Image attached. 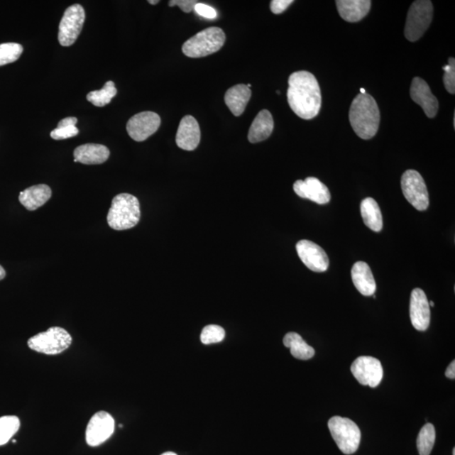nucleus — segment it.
<instances>
[{"label":"nucleus","instance_id":"nucleus-1","mask_svg":"<svg viewBox=\"0 0 455 455\" xmlns=\"http://www.w3.org/2000/svg\"><path fill=\"white\" fill-rule=\"evenodd\" d=\"M287 102L292 111L305 120L314 119L322 107L321 88L308 71H298L288 79Z\"/></svg>","mask_w":455,"mask_h":455},{"label":"nucleus","instance_id":"nucleus-2","mask_svg":"<svg viewBox=\"0 0 455 455\" xmlns=\"http://www.w3.org/2000/svg\"><path fill=\"white\" fill-rule=\"evenodd\" d=\"M349 121L359 138L368 141L375 136L380 127V114L371 94H359L354 98L350 107Z\"/></svg>","mask_w":455,"mask_h":455},{"label":"nucleus","instance_id":"nucleus-3","mask_svg":"<svg viewBox=\"0 0 455 455\" xmlns=\"http://www.w3.org/2000/svg\"><path fill=\"white\" fill-rule=\"evenodd\" d=\"M141 204L136 197L121 193L112 200L107 214V223L115 231L132 229L141 220Z\"/></svg>","mask_w":455,"mask_h":455},{"label":"nucleus","instance_id":"nucleus-4","mask_svg":"<svg viewBox=\"0 0 455 455\" xmlns=\"http://www.w3.org/2000/svg\"><path fill=\"white\" fill-rule=\"evenodd\" d=\"M224 43L223 30L219 27H209L187 40L183 44L182 52L188 57H204L219 51Z\"/></svg>","mask_w":455,"mask_h":455},{"label":"nucleus","instance_id":"nucleus-5","mask_svg":"<svg viewBox=\"0 0 455 455\" xmlns=\"http://www.w3.org/2000/svg\"><path fill=\"white\" fill-rule=\"evenodd\" d=\"M328 427L337 447L342 453L353 454L357 451L361 440V432L353 421L349 418L336 416L329 420Z\"/></svg>","mask_w":455,"mask_h":455},{"label":"nucleus","instance_id":"nucleus-6","mask_svg":"<svg viewBox=\"0 0 455 455\" xmlns=\"http://www.w3.org/2000/svg\"><path fill=\"white\" fill-rule=\"evenodd\" d=\"M72 336L61 327H51L47 331L38 333L27 342L31 350L47 355L62 353L72 344Z\"/></svg>","mask_w":455,"mask_h":455},{"label":"nucleus","instance_id":"nucleus-7","mask_svg":"<svg viewBox=\"0 0 455 455\" xmlns=\"http://www.w3.org/2000/svg\"><path fill=\"white\" fill-rule=\"evenodd\" d=\"M434 7L429 0H418L412 4L405 26V37L410 42L420 39L429 29L432 20Z\"/></svg>","mask_w":455,"mask_h":455},{"label":"nucleus","instance_id":"nucleus-8","mask_svg":"<svg viewBox=\"0 0 455 455\" xmlns=\"http://www.w3.org/2000/svg\"><path fill=\"white\" fill-rule=\"evenodd\" d=\"M403 195L414 208L425 211L429 206V196L426 183L417 170H408L402 175Z\"/></svg>","mask_w":455,"mask_h":455},{"label":"nucleus","instance_id":"nucleus-9","mask_svg":"<svg viewBox=\"0 0 455 455\" xmlns=\"http://www.w3.org/2000/svg\"><path fill=\"white\" fill-rule=\"evenodd\" d=\"M85 12L82 6L75 4L67 8L58 28V40L62 47L72 46L82 31Z\"/></svg>","mask_w":455,"mask_h":455},{"label":"nucleus","instance_id":"nucleus-10","mask_svg":"<svg viewBox=\"0 0 455 455\" xmlns=\"http://www.w3.org/2000/svg\"><path fill=\"white\" fill-rule=\"evenodd\" d=\"M351 371L360 384L371 388L380 385L384 376L380 360L369 356H362L356 359L351 364Z\"/></svg>","mask_w":455,"mask_h":455},{"label":"nucleus","instance_id":"nucleus-11","mask_svg":"<svg viewBox=\"0 0 455 455\" xmlns=\"http://www.w3.org/2000/svg\"><path fill=\"white\" fill-rule=\"evenodd\" d=\"M161 119L153 111H143L131 117L127 124L129 136L137 142H143L159 129Z\"/></svg>","mask_w":455,"mask_h":455},{"label":"nucleus","instance_id":"nucleus-12","mask_svg":"<svg viewBox=\"0 0 455 455\" xmlns=\"http://www.w3.org/2000/svg\"><path fill=\"white\" fill-rule=\"evenodd\" d=\"M115 421L109 413L99 412L89 420L85 437L87 442L92 447L101 445L114 434Z\"/></svg>","mask_w":455,"mask_h":455},{"label":"nucleus","instance_id":"nucleus-13","mask_svg":"<svg viewBox=\"0 0 455 455\" xmlns=\"http://www.w3.org/2000/svg\"><path fill=\"white\" fill-rule=\"evenodd\" d=\"M297 253L302 263L314 273L326 272L329 268V258L326 251L315 243L302 240L297 243Z\"/></svg>","mask_w":455,"mask_h":455},{"label":"nucleus","instance_id":"nucleus-14","mask_svg":"<svg viewBox=\"0 0 455 455\" xmlns=\"http://www.w3.org/2000/svg\"><path fill=\"white\" fill-rule=\"evenodd\" d=\"M410 317H411L412 326L417 331H425L430 325V306L424 291L421 288H415L412 292L411 301H410Z\"/></svg>","mask_w":455,"mask_h":455},{"label":"nucleus","instance_id":"nucleus-15","mask_svg":"<svg viewBox=\"0 0 455 455\" xmlns=\"http://www.w3.org/2000/svg\"><path fill=\"white\" fill-rule=\"evenodd\" d=\"M294 190L299 197L319 205L327 204L331 201L330 191L325 184L315 177H308L305 181L299 180L294 184Z\"/></svg>","mask_w":455,"mask_h":455},{"label":"nucleus","instance_id":"nucleus-16","mask_svg":"<svg viewBox=\"0 0 455 455\" xmlns=\"http://www.w3.org/2000/svg\"><path fill=\"white\" fill-rule=\"evenodd\" d=\"M411 97L413 102L420 106L429 119L438 114L439 101L432 93L429 85L421 78H414L411 85Z\"/></svg>","mask_w":455,"mask_h":455},{"label":"nucleus","instance_id":"nucleus-17","mask_svg":"<svg viewBox=\"0 0 455 455\" xmlns=\"http://www.w3.org/2000/svg\"><path fill=\"white\" fill-rule=\"evenodd\" d=\"M201 141L199 124L192 116H184L179 124L175 142L182 150L192 151L196 150Z\"/></svg>","mask_w":455,"mask_h":455},{"label":"nucleus","instance_id":"nucleus-18","mask_svg":"<svg viewBox=\"0 0 455 455\" xmlns=\"http://www.w3.org/2000/svg\"><path fill=\"white\" fill-rule=\"evenodd\" d=\"M74 162L84 165H101L110 156V150L102 144L87 143L75 148Z\"/></svg>","mask_w":455,"mask_h":455},{"label":"nucleus","instance_id":"nucleus-19","mask_svg":"<svg viewBox=\"0 0 455 455\" xmlns=\"http://www.w3.org/2000/svg\"><path fill=\"white\" fill-rule=\"evenodd\" d=\"M351 279L360 294L373 296L376 291V283L369 265L364 261H358L351 268Z\"/></svg>","mask_w":455,"mask_h":455},{"label":"nucleus","instance_id":"nucleus-20","mask_svg":"<svg viewBox=\"0 0 455 455\" xmlns=\"http://www.w3.org/2000/svg\"><path fill=\"white\" fill-rule=\"evenodd\" d=\"M339 15L346 21L358 22L371 11L369 0H339L336 2Z\"/></svg>","mask_w":455,"mask_h":455},{"label":"nucleus","instance_id":"nucleus-21","mask_svg":"<svg viewBox=\"0 0 455 455\" xmlns=\"http://www.w3.org/2000/svg\"><path fill=\"white\" fill-rule=\"evenodd\" d=\"M51 197V188L48 185L40 184L21 192L19 201L27 210L35 211L46 204Z\"/></svg>","mask_w":455,"mask_h":455},{"label":"nucleus","instance_id":"nucleus-22","mask_svg":"<svg viewBox=\"0 0 455 455\" xmlns=\"http://www.w3.org/2000/svg\"><path fill=\"white\" fill-rule=\"evenodd\" d=\"M251 97V89L246 84H236L225 93V104L234 116H240L245 111Z\"/></svg>","mask_w":455,"mask_h":455},{"label":"nucleus","instance_id":"nucleus-23","mask_svg":"<svg viewBox=\"0 0 455 455\" xmlns=\"http://www.w3.org/2000/svg\"><path fill=\"white\" fill-rule=\"evenodd\" d=\"M273 128L274 121L271 112L261 111L251 126L248 139L252 143L264 141L271 136Z\"/></svg>","mask_w":455,"mask_h":455},{"label":"nucleus","instance_id":"nucleus-24","mask_svg":"<svg viewBox=\"0 0 455 455\" xmlns=\"http://www.w3.org/2000/svg\"><path fill=\"white\" fill-rule=\"evenodd\" d=\"M363 223L375 232H380L383 229V217L380 206L372 197L365 198L360 205Z\"/></svg>","mask_w":455,"mask_h":455},{"label":"nucleus","instance_id":"nucleus-25","mask_svg":"<svg viewBox=\"0 0 455 455\" xmlns=\"http://www.w3.org/2000/svg\"><path fill=\"white\" fill-rule=\"evenodd\" d=\"M283 344L290 349V353L297 359L309 360L314 356L312 346L306 344L302 336L295 332H290L283 339Z\"/></svg>","mask_w":455,"mask_h":455},{"label":"nucleus","instance_id":"nucleus-26","mask_svg":"<svg viewBox=\"0 0 455 455\" xmlns=\"http://www.w3.org/2000/svg\"><path fill=\"white\" fill-rule=\"evenodd\" d=\"M436 439V431L434 425L427 423L422 427L417 436V446L420 455H430Z\"/></svg>","mask_w":455,"mask_h":455},{"label":"nucleus","instance_id":"nucleus-27","mask_svg":"<svg viewBox=\"0 0 455 455\" xmlns=\"http://www.w3.org/2000/svg\"><path fill=\"white\" fill-rule=\"evenodd\" d=\"M117 93L114 81H107L100 91H94L87 94V100L94 106L102 107L109 104Z\"/></svg>","mask_w":455,"mask_h":455},{"label":"nucleus","instance_id":"nucleus-28","mask_svg":"<svg viewBox=\"0 0 455 455\" xmlns=\"http://www.w3.org/2000/svg\"><path fill=\"white\" fill-rule=\"evenodd\" d=\"M20 419L16 416L0 417V446L6 444L19 430Z\"/></svg>","mask_w":455,"mask_h":455},{"label":"nucleus","instance_id":"nucleus-29","mask_svg":"<svg viewBox=\"0 0 455 455\" xmlns=\"http://www.w3.org/2000/svg\"><path fill=\"white\" fill-rule=\"evenodd\" d=\"M23 47L19 43H8L0 44V66L11 64L19 60Z\"/></svg>","mask_w":455,"mask_h":455},{"label":"nucleus","instance_id":"nucleus-30","mask_svg":"<svg viewBox=\"0 0 455 455\" xmlns=\"http://www.w3.org/2000/svg\"><path fill=\"white\" fill-rule=\"evenodd\" d=\"M225 336V331L221 327L217 325H209L204 328L201 334L202 344L208 345L217 344L222 341Z\"/></svg>","mask_w":455,"mask_h":455},{"label":"nucleus","instance_id":"nucleus-31","mask_svg":"<svg viewBox=\"0 0 455 455\" xmlns=\"http://www.w3.org/2000/svg\"><path fill=\"white\" fill-rule=\"evenodd\" d=\"M444 70V84L446 89L450 94L455 93V60L449 57V64L443 67Z\"/></svg>","mask_w":455,"mask_h":455},{"label":"nucleus","instance_id":"nucleus-32","mask_svg":"<svg viewBox=\"0 0 455 455\" xmlns=\"http://www.w3.org/2000/svg\"><path fill=\"white\" fill-rule=\"evenodd\" d=\"M79 134V129L75 126H70L67 128H57L52 131L50 136L55 141H62V139H67L75 137Z\"/></svg>","mask_w":455,"mask_h":455},{"label":"nucleus","instance_id":"nucleus-33","mask_svg":"<svg viewBox=\"0 0 455 455\" xmlns=\"http://www.w3.org/2000/svg\"><path fill=\"white\" fill-rule=\"evenodd\" d=\"M194 11L198 15L207 18V19H215L216 16H217V13H216L214 9L208 6V4L197 3Z\"/></svg>","mask_w":455,"mask_h":455},{"label":"nucleus","instance_id":"nucleus-34","mask_svg":"<svg viewBox=\"0 0 455 455\" xmlns=\"http://www.w3.org/2000/svg\"><path fill=\"white\" fill-rule=\"evenodd\" d=\"M198 2L196 0H171L169 2V6H179L185 13H190L194 11L196 4Z\"/></svg>","mask_w":455,"mask_h":455},{"label":"nucleus","instance_id":"nucleus-35","mask_svg":"<svg viewBox=\"0 0 455 455\" xmlns=\"http://www.w3.org/2000/svg\"><path fill=\"white\" fill-rule=\"evenodd\" d=\"M292 3H294L292 0H273L270 8L275 15H279V13L285 12Z\"/></svg>","mask_w":455,"mask_h":455},{"label":"nucleus","instance_id":"nucleus-36","mask_svg":"<svg viewBox=\"0 0 455 455\" xmlns=\"http://www.w3.org/2000/svg\"><path fill=\"white\" fill-rule=\"evenodd\" d=\"M77 123L78 119L76 117H66L58 123L57 128L70 127V126H75Z\"/></svg>","mask_w":455,"mask_h":455},{"label":"nucleus","instance_id":"nucleus-37","mask_svg":"<svg viewBox=\"0 0 455 455\" xmlns=\"http://www.w3.org/2000/svg\"><path fill=\"white\" fill-rule=\"evenodd\" d=\"M446 377L450 378V380H454L455 378V361H454L449 365L447 371L445 373Z\"/></svg>","mask_w":455,"mask_h":455},{"label":"nucleus","instance_id":"nucleus-38","mask_svg":"<svg viewBox=\"0 0 455 455\" xmlns=\"http://www.w3.org/2000/svg\"><path fill=\"white\" fill-rule=\"evenodd\" d=\"M6 270L4 269L1 265H0V281L3 280L6 278Z\"/></svg>","mask_w":455,"mask_h":455},{"label":"nucleus","instance_id":"nucleus-39","mask_svg":"<svg viewBox=\"0 0 455 455\" xmlns=\"http://www.w3.org/2000/svg\"><path fill=\"white\" fill-rule=\"evenodd\" d=\"M148 3H150V4H159L160 1H159V0H155V1H152V0H150V1H148Z\"/></svg>","mask_w":455,"mask_h":455},{"label":"nucleus","instance_id":"nucleus-40","mask_svg":"<svg viewBox=\"0 0 455 455\" xmlns=\"http://www.w3.org/2000/svg\"><path fill=\"white\" fill-rule=\"evenodd\" d=\"M161 455H177V454H175L173 452H166V453H164L163 454H161Z\"/></svg>","mask_w":455,"mask_h":455},{"label":"nucleus","instance_id":"nucleus-41","mask_svg":"<svg viewBox=\"0 0 455 455\" xmlns=\"http://www.w3.org/2000/svg\"><path fill=\"white\" fill-rule=\"evenodd\" d=\"M429 306H431V307H434V301L429 302Z\"/></svg>","mask_w":455,"mask_h":455},{"label":"nucleus","instance_id":"nucleus-42","mask_svg":"<svg viewBox=\"0 0 455 455\" xmlns=\"http://www.w3.org/2000/svg\"><path fill=\"white\" fill-rule=\"evenodd\" d=\"M360 92H361V93H360V94H366V91H365V89H363V88L360 89Z\"/></svg>","mask_w":455,"mask_h":455},{"label":"nucleus","instance_id":"nucleus-43","mask_svg":"<svg viewBox=\"0 0 455 455\" xmlns=\"http://www.w3.org/2000/svg\"><path fill=\"white\" fill-rule=\"evenodd\" d=\"M12 442H13V443H16V440L13 439V440H12Z\"/></svg>","mask_w":455,"mask_h":455},{"label":"nucleus","instance_id":"nucleus-44","mask_svg":"<svg viewBox=\"0 0 455 455\" xmlns=\"http://www.w3.org/2000/svg\"><path fill=\"white\" fill-rule=\"evenodd\" d=\"M453 455H455V449H453Z\"/></svg>","mask_w":455,"mask_h":455}]
</instances>
